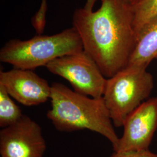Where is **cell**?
Here are the masks:
<instances>
[{
  "mask_svg": "<svg viewBox=\"0 0 157 157\" xmlns=\"http://www.w3.org/2000/svg\"><path fill=\"white\" fill-rule=\"evenodd\" d=\"M73 28L83 50L95 61L105 78L129 65L137 40L133 6L124 0H101L96 11L76 9Z\"/></svg>",
  "mask_w": 157,
  "mask_h": 157,
  "instance_id": "obj_1",
  "label": "cell"
},
{
  "mask_svg": "<svg viewBox=\"0 0 157 157\" xmlns=\"http://www.w3.org/2000/svg\"><path fill=\"white\" fill-rule=\"evenodd\" d=\"M51 108L47 113L58 130L72 132L87 129L106 137L116 150L119 138L102 97L81 94L60 83L51 85Z\"/></svg>",
  "mask_w": 157,
  "mask_h": 157,
  "instance_id": "obj_2",
  "label": "cell"
},
{
  "mask_svg": "<svg viewBox=\"0 0 157 157\" xmlns=\"http://www.w3.org/2000/svg\"><path fill=\"white\" fill-rule=\"evenodd\" d=\"M83 51L82 40L74 28L51 36H36L27 40H11L0 50V61L15 68L33 70L46 67L58 58Z\"/></svg>",
  "mask_w": 157,
  "mask_h": 157,
  "instance_id": "obj_3",
  "label": "cell"
},
{
  "mask_svg": "<svg viewBox=\"0 0 157 157\" xmlns=\"http://www.w3.org/2000/svg\"><path fill=\"white\" fill-rule=\"evenodd\" d=\"M147 68L129 64L107 78L102 98L115 127H122L129 115L151 94L154 79Z\"/></svg>",
  "mask_w": 157,
  "mask_h": 157,
  "instance_id": "obj_4",
  "label": "cell"
},
{
  "mask_svg": "<svg viewBox=\"0 0 157 157\" xmlns=\"http://www.w3.org/2000/svg\"><path fill=\"white\" fill-rule=\"evenodd\" d=\"M46 67L51 73L66 79L76 92L95 98L102 97L107 78L84 50L56 59Z\"/></svg>",
  "mask_w": 157,
  "mask_h": 157,
  "instance_id": "obj_5",
  "label": "cell"
},
{
  "mask_svg": "<svg viewBox=\"0 0 157 157\" xmlns=\"http://www.w3.org/2000/svg\"><path fill=\"white\" fill-rule=\"evenodd\" d=\"M46 148L41 126L27 115L0 131L1 157H43Z\"/></svg>",
  "mask_w": 157,
  "mask_h": 157,
  "instance_id": "obj_6",
  "label": "cell"
},
{
  "mask_svg": "<svg viewBox=\"0 0 157 157\" xmlns=\"http://www.w3.org/2000/svg\"><path fill=\"white\" fill-rule=\"evenodd\" d=\"M114 151L148 150L157 129V97L147 100L126 119Z\"/></svg>",
  "mask_w": 157,
  "mask_h": 157,
  "instance_id": "obj_7",
  "label": "cell"
},
{
  "mask_svg": "<svg viewBox=\"0 0 157 157\" xmlns=\"http://www.w3.org/2000/svg\"><path fill=\"white\" fill-rule=\"evenodd\" d=\"M0 85L25 106H35L50 99L51 86L32 70L14 68L0 72Z\"/></svg>",
  "mask_w": 157,
  "mask_h": 157,
  "instance_id": "obj_8",
  "label": "cell"
},
{
  "mask_svg": "<svg viewBox=\"0 0 157 157\" xmlns=\"http://www.w3.org/2000/svg\"><path fill=\"white\" fill-rule=\"evenodd\" d=\"M157 56V18L148 23L137 33L135 50L130 65L148 67Z\"/></svg>",
  "mask_w": 157,
  "mask_h": 157,
  "instance_id": "obj_9",
  "label": "cell"
},
{
  "mask_svg": "<svg viewBox=\"0 0 157 157\" xmlns=\"http://www.w3.org/2000/svg\"><path fill=\"white\" fill-rule=\"evenodd\" d=\"M23 115L20 107L12 100L5 88L0 85V127L5 128L16 123Z\"/></svg>",
  "mask_w": 157,
  "mask_h": 157,
  "instance_id": "obj_10",
  "label": "cell"
},
{
  "mask_svg": "<svg viewBox=\"0 0 157 157\" xmlns=\"http://www.w3.org/2000/svg\"><path fill=\"white\" fill-rule=\"evenodd\" d=\"M133 6L136 33L148 23L157 18V0H139Z\"/></svg>",
  "mask_w": 157,
  "mask_h": 157,
  "instance_id": "obj_11",
  "label": "cell"
},
{
  "mask_svg": "<svg viewBox=\"0 0 157 157\" xmlns=\"http://www.w3.org/2000/svg\"><path fill=\"white\" fill-rule=\"evenodd\" d=\"M97 0H87L84 8L93 10V7ZM47 11V0H42L39 10L32 19V24L37 32L41 33L44 29L45 25V14Z\"/></svg>",
  "mask_w": 157,
  "mask_h": 157,
  "instance_id": "obj_12",
  "label": "cell"
},
{
  "mask_svg": "<svg viewBox=\"0 0 157 157\" xmlns=\"http://www.w3.org/2000/svg\"><path fill=\"white\" fill-rule=\"evenodd\" d=\"M110 157H157V154L148 150L114 151Z\"/></svg>",
  "mask_w": 157,
  "mask_h": 157,
  "instance_id": "obj_13",
  "label": "cell"
},
{
  "mask_svg": "<svg viewBox=\"0 0 157 157\" xmlns=\"http://www.w3.org/2000/svg\"><path fill=\"white\" fill-rule=\"evenodd\" d=\"M139 0H130V3L132 4V5H134L135 4H136Z\"/></svg>",
  "mask_w": 157,
  "mask_h": 157,
  "instance_id": "obj_14",
  "label": "cell"
},
{
  "mask_svg": "<svg viewBox=\"0 0 157 157\" xmlns=\"http://www.w3.org/2000/svg\"><path fill=\"white\" fill-rule=\"evenodd\" d=\"M124 1H128L129 2H130V0H124Z\"/></svg>",
  "mask_w": 157,
  "mask_h": 157,
  "instance_id": "obj_15",
  "label": "cell"
},
{
  "mask_svg": "<svg viewBox=\"0 0 157 157\" xmlns=\"http://www.w3.org/2000/svg\"></svg>",
  "mask_w": 157,
  "mask_h": 157,
  "instance_id": "obj_16",
  "label": "cell"
}]
</instances>
